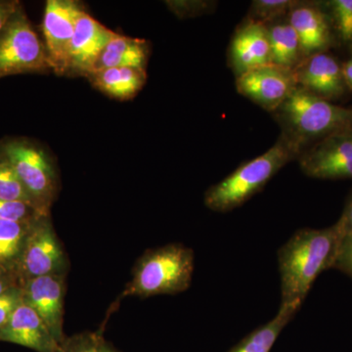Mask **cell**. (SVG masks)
Returning <instances> with one entry per match:
<instances>
[{"mask_svg": "<svg viewBox=\"0 0 352 352\" xmlns=\"http://www.w3.org/2000/svg\"><path fill=\"white\" fill-rule=\"evenodd\" d=\"M342 237L337 222L327 228H302L278 250L281 305H302L319 275L333 270Z\"/></svg>", "mask_w": 352, "mask_h": 352, "instance_id": "6da1fadb", "label": "cell"}, {"mask_svg": "<svg viewBox=\"0 0 352 352\" xmlns=\"http://www.w3.org/2000/svg\"><path fill=\"white\" fill-rule=\"evenodd\" d=\"M281 135L302 154L333 132L352 126V109L324 100L298 85L272 113Z\"/></svg>", "mask_w": 352, "mask_h": 352, "instance_id": "7a4b0ae2", "label": "cell"}, {"mask_svg": "<svg viewBox=\"0 0 352 352\" xmlns=\"http://www.w3.org/2000/svg\"><path fill=\"white\" fill-rule=\"evenodd\" d=\"M300 155L283 136H280L267 151L243 163L221 182L212 185L204 197L206 207L217 212H228L241 207Z\"/></svg>", "mask_w": 352, "mask_h": 352, "instance_id": "3957f363", "label": "cell"}, {"mask_svg": "<svg viewBox=\"0 0 352 352\" xmlns=\"http://www.w3.org/2000/svg\"><path fill=\"white\" fill-rule=\"evenodd\" d=\"M194 268L195 254L186 245L176 243L148 250L136 261L122 298L183 293L191 285Z\"/></svg>", "mask_w": 352, "mask_h": 352, "instance_id": "277c9868", "label": "cell"}, {"mask_svg": "<svg viewBox=\"0 0 352 352\" xmlns=\"http://www.w3.org/2000/svg\"><path fill=\"white\" fill-rule=\"evenodd\" d=\"M0 156L12 166L36 205L50 214L59 185L47 153L27 139H7L0 143Z\"/></svg>", "mask_w": 352, "mask_h": 352, "instance_id": "5b68a950", "label": "cell"}, {"mask_svg": "<svg viewBox=\"0 0 352 352\" xmlns=\"http://www.w3.org/2000/svg\"><path fill=\"white\" fill-rule=\"evenodd\" d=\"M50 71L44 43L21 4L0 32V78Z\"/></svg>", "mask_w": 352, "mask_h": 352, "instance_id": "8992f818", "label": "cell"}, {"mask_svg": "<svg viewBox=\"0 0 352 352\" xmlns=\"http://www.w3.org/2000/svg\"><path fill=\"white\" fill-rule=\"evenodd\" d=\"M68 270V258L50 215L41 217L32 224L21 254L16 272L20 287L34 278L67 274Z\"/></svg>", "mask_w": 352, "mask_h": 352, "instance_id": "52a82bcc", "label": "cell"}, {"mask_svg": "<svg viewBox=\"0 0 352 352\" xmlns=\"http://www.w3.org/2000/svg\"><path fill=\"white\" fill-rule=\"evenodd\" d=\"M300 170L314 179H352V126L308 147L298 157Z\"/></svg>", "mask_w": 352, "mask_h": 352, "instance_id": "ba28073f", "label": "cell"}, {"mask_svg": "<svg viewBox=\"0 0 352 352\" xmlns=\"http://www.w3.org/2000/svg\"><path fill=\"white\" fill-rule=\"evenodd\" d=\"M85 10L74 0H48L43 20L44 47L51 69L57 76L68 74L69 44L76 20Z\"/></svg>", "mask_w": 352, "mask_h": 352, "instance_id": "9c48e42d", "label": "cell"}, {"mask_svg": "<svg viewBox=\"0 0 352 352\" xmlns=\"http://www.w3.org/2000/svg\"><path fill=\"white\" fill-rule=\"evenodd\" d=\"M241 95L272 113L298 87L295 73L274 64L265 65L236 76Z\"/></svg>", "mask_w": 352, "mask_h": 352, "instance_id": "30bf717a", "label": "cell"}, {"mask_svg": "<svg viewBox=\"0 0 352 352\" xmlns=\"http://www.w3.org/2000/svg\"><path fill=\"white\" fill-rule=\"evenodd\" d=\"M23 300L39 315L58 344L65 338L64 298L66 274L34 278L21 285Z\"/></svg>", "mask_w": 352, "mask_h": 352, "instance_id": "8fae6325", "label": "cell"}, {"mask_svg": "<svg viewBox=\"0 0 352 352\" xmlns=\"http://www.w3.org/2000/svg\"><path fill=\"white\" fill-rule=\"evenodd\" d=\"M115 34L83 10L76 20L75 32L69 44L67 75L87 78L94 71L102 51L105 50Z\"/></svg>", "mask_w": 352, "mask_h": 352, "instance_id": "7c38bea8", "label": "cell"}, {"mask_svg": "<svg viewBox=\"0 0 352 352\" xmlns=\"http://www.w3.org/2000/svg\"><path fill=\"white\" fill-rule=\"evenodd\" d=\"M294 73L298 85L324 100H339L349 90L342 74V64L328 52L305 58Z\"/></svg>", "mask_w": 352, "mask_h": 352, "instance_id": "4fadbf2b", "label": "cell"}, {"mask_svg": "<svg viewBox=\"0 0 352 352\" xmlns=\"http://www.w3.org/2000/svg\"><path fill=\"white\" fill-rule=\"evenodd\" d=\"M288 20L300 38L305 59L328 52L336 43L332 25L321 1H298L289 11Z\"/></svg>", "mask_w": 352, "mask_h": 352, "instance_id": "5bb4252c", "label": "cell"}, {"mask_svg": "<svg viewBox=\"0 0 352 352\" xmlns=\"http://www.w3.org/2000/svg\"><path fill=\"white\" fill-rule=\"evenodd\" d=\"M228 64L235 76L272 64L266 25L248 19L238 28L229 45Z\"/></svg>", "mask_w": 352, "mask_h": 352, "instance_id": "9a60e30c", "label": "cell"}, {"mask_svg": "<svg viewBox=\"0 0 352 352\" xmlns=\"http://www.w3.org/2000/svg\"><path fill=\"white\" fill-rule=\"evenodd\" d=\"M0 340L36 352H56L59 347L43 319L24 300L16 308L6 325L0 329Z\"/></svg>", "mask_w": 352, "mask_h": 352, "instance_id": "2e32d148", "label": "cell"}, {"mask_svg": "<svg viewBox=\"0 0 352 352\" xmlns=\"http://www.w3.org/2000/svg\"><path fill=\"white\" fill-rule=\"evenodd\" d=\"M148 57L147 41L115 34L105 50L102 51L92 73L110 68H134L146 71Z\"/></svg>", "mask_w": 352, "mask_h": 352, "instance_id": "e0dca14e", "label": "cell"}, {"mask_svg": "<svg viewBox=\"0 0 352 352\" xmlns=\"http://www.w3.org/2000/svg\"><path fill=\"white\" fill-rule=\"evenodd\" d=\"M94 87L108 96L126 100L140 91L147 80L145 69L110 68L94 72L87 76Z\"/></svg>", "mask_w": 352, "mask_h": 352, "instance_id": "ac0fdd59", "label": "cell"}, {"mask_svg": "<svg viewBox=\"0 0 352 352\" xmlns=\"http://www.w3.org/2000/svg\"><path fill=\"white\" fill-rule=\"evenodd\" d=\"M266 27L270 36L272 64L295 71L305 57L300 38L289 24L288 16L270 23Z\"/></svg>", "mask_w": 352, "mask_h": 352, "instance_id": "d6986e66", "label": "cell"}, {"mask_svg": "<svg viewBox=\"0 0 352 352\" xmlns=\"http://www.w3.org/2000/svg\"><path fill=\"white\" fill-rule=\"evenodd\" d=\"M302 305H281L277 314L248 335L229 352H270L283 329L295 317Z\"/></svg>", "mask_w": 352, "mask_h": 352, "instance_id": "ffe728a7", "label": "cell"}, {"mask_svg": "<svg viewBox=\"0 0 352 352\" xmlns=\"http://www.w3.org/2000/svg\"><path fill=\"white\" fill-rule=\"evenodd\" d=\"M34 223L0 219V270L16 276L25 238Z\"/></svg>", "mask_w": 352, "mask_h": 352, "instance_id": "44dd1931", "label": "cell"}, {"mask_svg": "<svg viewBox=\"0 0 352 352\" xmlns=\"http://www.w3.org/2000/svg\"><path fill=\"white\" fill-rule=\"evenodd\" d=\"M327 13L336 41L352 50V0L321 1Z\"/></svg>", "mask_w": 352, "mask_h": 352, "instance_id": "7402d4cb", "label": "cell"}, {"mask_svg": "<svg viewBox=\"0 0 352 352\" xmlns=\"http://www.w3.org/2000/svg\"><path fill=\"white\" fill-rule=\"evenodd\" d=\"M56 352H119L101 332H85L65 338Z\"/></svg>", "mask_w": 352, "mask_h": 352, "instance_id": "603a6c76", "label": "cell"}, {"mask_svg": "<svg viewBox=\"0 0 352 352\" xmlns=\"http://www.w3.org/2000/svg\"><path fill=\"white\" fill-rule=\"evenodd\" d=\"M0 200L25 201L38 208L28 193L27 189L21 182L12 166L1 156H0Z\"/></svg>", "mask_w": 352, "mask_h": 352, "instance_id": "cb8c5ba5", "label": "cell"}, {"mask_svg": "<svg viewBox=\"0 0 352 352\" xmlns=\"http://www.w3.org/2000/svg\"><path fill=\"white\" fill-rule=\"evenodd\" d=\"M296 3V0H254L251 4L249 19L267 25L287 17Z\"/></svg>", "mask_w": 352, "mask_h": 352, "instance_id": "d4e9b609", "label": "cell"}, {"mask_svg": "<svg viewBox=\"0 0 352 352\" xmlns=\"http://www.w3.org/2000/svg\"><path fill=\"white\" fill-rule=\"evenodd\" d=\"M45 214L32 204L20 201L0 200V219L20 223H34Z\"/></svg>", "mask_w": 352, "mask_h": 352, "instance_id": "484cf974", "label": "cell"}, {"mask_svg": "<svg viewBox=\"0 0 352 352\" xmlns=\"http://www.w3.org/2000/svg\"><path fill=\"white\" fill-rule=\"evenodd\" d=\"M170 10L178 17H197L205 13H210L212 7L217 6L212 1H168Z\"/></svg>", "mask_w": 352, "mask_h": 352, "instance_id": "4316f807", "label": "cell"}, {"mask_svg": "<svg viewBox=\"0 0 352 352\" xmlns=\"http://www.w3.org/2000/svg\"><path fill=\"white\" fill-rule=\"evenodd\" d=\"M23 300L22 289L15 287L0 295V329L6 325L13 312Z\"/></svg>", "mask_w": 352, "mask_h": 352, "instance_id": "83f0119b", "label": "cell"}, {"mask_svg": "<svg viewBox=\"0 0 352 352\" xmlns=\"http://www.w3.org/2000/svg\"><path fill=\"white\" fill-rule=\"evenodd\" d=\"M333 270H337L352 279V233L346 234L340 241Z\"/></svg>", "mask_w": 352, "mask_h": 352, "instance_id": "f1b7e54d", "label": "cell"}, {"mask_svg": "<svg viewBox=\"0 0 352 352\" xmlns=\"http://www.w3.org/2000/svg\"><path fill=\"white\" fill-rule=\"evenodd\" d=\"M337 223L339 224L344 235L352 233V191L347 197L344 210Z\"/></svg>", "mask_w": 352, "mask_h": 352, "instance_id": "f546056e", "label": "cell"}, {"mask_svg": "<svg viewBox=\"0 0 352 352\" xmlns=\"http://www.w3.org/2000/svg\"><path fill=\"white\" fill-rule=\"evenodd\" d=\"M20 6L16 0H0V32Z\"/></svg>", "mask_w": 352, "mask_h": 352, "instance_id": "4dcf8cb0", "label": "cell"}, {"mask_svg": "<svg viewBox=\"0 0 352 352\" xmlns=\"http://www.w3.org/2000/svg\"><path fill=\"white\" fill-rule=\"evenodd\" d=\"M342 74L347 89L352 92V54L351 58L342 64Z\"/></svg>", "mask_w": 352, "mask_h": 352, "instance_id": "1f68e13d", "label": "cell"}]
</instances>
